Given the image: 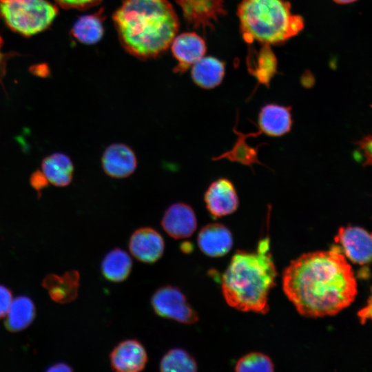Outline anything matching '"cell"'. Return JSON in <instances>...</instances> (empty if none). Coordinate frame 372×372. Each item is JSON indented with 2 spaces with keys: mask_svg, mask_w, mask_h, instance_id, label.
<instances>
[{
  "mask_svg": "<svg viewBox=\"0 0 372 372\" xmlns=\"http://www.w3.org/2000/svg\"><path fill=\"white\" fill-rule=\"evenodd\" d=\"M282 289L297 311L307 318L331 316L348 307L358 293L353 270L340 246L303 254L282 276Z\"/></svg>",
  "mask_w": 372,
  "mask_h": 372,
  "instance_id": "cell-1",
  "label": "cell"
},
{
  "mask_svg": "<svg viewBox=\"0 0 372 372\" xmlns=\"http://www.w3.org/2000/svg\"><path fill=\"white\" fill-rule=\"evenodd\" d=\"M113 21L123 48L140 59L164 52L179 27L176 13L167 0H123Z\"/></svg>",
  "mask_w": 372,
  "mask_h": 372,
  "instance_id": "cell-2",
  "label": "cell"
},
{
  "mask_svg": "<svg viewBox=\"0 0 372 372\" xmlns=\"http://www.w3.org/2000/svg\"><path fill=\"white\" fill-rule=\"evenodd\" d=\"M277 271L269 253V241L261 240L257 251H238L222 277L221 289L229 306L238 311L266 313L268 296Z\"/></svg>",
  "mask_w": 372,
  "mask_h": 372,
  "instance_id": "cell-3",
  "label": "cell"
},
{
  "mask_svg": "<svg viewBox=\"0 0 372 372\" xmlns=\"http://www.w3.org/2000/svg\"><path fill=\"white\" fill-rule=\"evenodd\" d=\"M238 15L242 37L249 43L285 41L304 28L302 18L293 14L285 0H242Z\"/></svg>",
  "mask_w": 372,
  "mask_h": 372,
  "instance_id": "cell-4",
  "label": "cell"
},
{
  "mask_svg": "<svg viewBox=\"0 0 372 372\" xmlns=\"http://www.w3.org/2000/svg\"><path fill=\"white\" fill-rule=\"evenodd\" d=\"M58 12L47 0H0V17L13 31L32 36L45 30Z\"/></svg>",
  "mask_w": 372,
  "mask_h": 372,
  "instance_id": "cell-5",
  "label": "cell"
},
{
  "mask_svg": "<svg viewBox=\"0 0 372 372\" xmlns=\"http://www.w3.org/2000/svg\"><path fill=\"white\" fill-rule=\"evenodd\" d=\"M151 304L154 312L162 318L186 324L198 321L196 311L185 295L176 287L166 285L158 288L152 296Z\"/></svg>",
  "mask_w": 372,
  "mask_h": 372,
  "instance_id": "cell-6",
  "label": "cell"
},
{
  "mask_svg": "<svg viewBox=\"0 0 372 372\" xmlns=\"http://www.w3.org/2000/svg\"><path fill=\"white\" fill-rule=\"evenodd\" d=\"M335 242L339 244L344 256L353 263L365 265L371 259V234L364 228L348 225L339 228Z\"/></svg>",
  "mask_w": 372,
  "mask_h": 372,
  "instance_id": "cell-7",
  "label": "cell"
},
{
  "mask_svg": "<svg viewBox=\"0 0 372 372\" xmlns=\"http://www.w3.org/2000/svg\"><path fill=\"white\" fill-rule=\"evenodd\" d=\"M204 202L213 218H220L233 214L238 207L239 199L232 182L220 178L208 186L204 194Z\"/></svg>",
  "mask_w": 372,
  "mask_h": 372,
  "instance_id": "cell-8",
  "label": "cell"
},
{
  "mask_svg": "<svg viewBox=\"0 0 372 372\" xmlns=\"http://www.w3.org/2000/svg\"><path fill=\"white\" fill-rule=\"evenodd\" d=\"M161 226L172 238H189L197 228V218L193 208L185 203H175L169 206L162 217Z\"/></svg>",
  "mask_w": 372,
  "mask_h": 372,
  "instance_id": "cell-9",
  "label": "cell"
},
{
  "mask_svg": "<svg viewBox=\"0 0 372 372\" xmlns=\"http://www.w3.org/2000/svg\"><path fill=\"white\" fill-rule=\"evenodd\" d=\"M137 158L127 145L114 143L104 150L101 165L104 172L114 178H124L132 175L137 167Z\"/></svg>",
  "mask_w": 372,
  "mask_h": 372,
  "instance_id": "cell-10",
  "label": "cell"
},
{
  "mask_svg": "<svg viewBox=\"0 0 372 372\" xmlns=\"http://www.w3.org/2000/svg\"><path fill=\"white\" fill-rule=\"evenodd\" d=\"M129 249L138 261L152 264L162 257L165 242L161 234L154 228L141 227L131 235Z\"/></svg>",
  "mask_w": 372,
  "mask_h": 372,
  "instance_id": "cell-11",
  "label": "cell"
},
{
  "mask_svg": "<svg viewBox=\"0 0 372 372\" xmlns=\"http://www.w3.org/2000/svg\"><path fill=\"white\" fill-rule=\"evenodd\" d=\"M112 369L117 372H138L145 369L148 360L143 345L134 339L118 343L110 353Z\"/></svg>",
  "mask_w": 372,
  "mask_h": 372,
  "instance_id": "cell-12",
  "label": "cell"
},
{
  "mask_svg": "<svg viewBox=\"0 0 372 372\" xmlns=\"http://www.w3.org/2000/svg\"><path fill=\"white\" fill-rule=\"evenodd\" d=\"M225 0H176L187 24L194 28L210 25L225 13Z\"/></svg>",
  "mask_w": 372,
  "mask_h": 372,
  "instance_id": "cell-13",
  "label": "cell"
},
{
  "mask_svg": "<svg viewBox=\"0 0 372 372\" xmlns=\"http://www.w3.org/2000/svg\"><path fill=\"white\" fill-rule=\"evenodd\" d=\"M197 242L204 254L217 258L225 256L231 250L233 237L230 230L224 225L209 223L198 232Z\"/></svg>",
  "mask_w": 372,
  "mask_h": 372,
  "instance_id": "cell-14",
  "label": "cell"
},
{
  "mask_svg": "<svg viewBox=\"0 0 372 372\" xmlns=\"http://www.w3.org/2000/svg\"><path fill=\"white\" fill-rule=\"evenodd\" d=\"M172 52L178 62L176 72H183L204 56L206 52L205 41L195 32H185L175 37L172 43Z\"/></svg>",
  "mask_w": 372,
  "mask_h": 372,
  "instance_id": "cell-15",
  "label": "cell"
},
{
  "mask_svg": "<svg viewBox=\"0 0 372 372\" xmlns=\"http://www.w3.org/2000/svg\"><path fill=\"white\" fill-rule=\"evenodd\" d=\"M291 107L267 104L258 114L260 130L270 136H281L288 133L292 126Z\"/></svg>",
  "mask_w": 372,
  "mask_h": 372,
  "instance_id": "cell-16",
  "label": "cell"
},
{
  "mask_svg": "<svg viewBox=\"0 0 372 372\" xmlns=\"http://www.w3.org/2000/svg\"><path fill=\"white\" fill-rule=\"evenodd\" d=\"M80 276L72 270L62 276L48 274L42 281L50 298L55 302L64 304L72 302L78 296Z\"/></svg>",
  "mask_w": 372,
  "mask_h": 372,
  "instance_id": "cell-17",
  "label": "cell"
},
{
  "mask_svg": "<svg viewBox=\"0 0 372 372\" xmlns=\"http://www.w3.org/2000/svg\"><path fill=\"white\" fill-rule=\"evenodd\" d=\"M41 170L49 184L64 187L72 183L74 167L69 156L62 152H54L42 160Z\"/></svg>",
  "mask_w": 372,
  "mask_h": 372,
  "instance_id": "cell-18",
  "label": "cell"
},
{
  "mask_svg": "<svg viewBox=\"0 0 372 372\" xmlns=\"http://www.w3.org/2000/svg\"><path fill=\"white\" fill-rule=\"evenodd\" d=\"M224 74V63L212 56L202 57L193 64L192 70L194 82L204 89H211L220 85Z\"/></svg>",
  "mask_w": 372,
  "mask_h": 372,
  "instance_id": "cell-19",
  "label": "cell"
},
{
  "mask_svg": "<svg viewBox=\"0 0 372 372\" xmlns=\"http://www.w3.org/2000/svg\"><path fill=\"white\" fill-rule=\"evenodd\" d=\"M35 314L33 301L28 296H18L11 302L6 314L5 326L11 332L21 331L32 322Z\"/></svg>",
  "mask_w": 372,
  "mask_h": 372,
  "instance_id": "cell-20",
  "label": "cell"
},
{
  "mask_svg": "<svg viewBox=\"0 0 372 372\" xmlns=\"http://www.w3.org/2000/svg\"><path fill=\"white\" fill-rule=\"evenodd\" d=\"M132 268V260L130 255L120 248H115L108 252L101 262L103 277L114 282H119L127 279Z\"/></svg>",
  "mask_w": 372,
  "mask_h": 372,
  "instance_id": "cell-21",
  "label": "cell"
},
{
  "mask_svg": "<svg viewBox=\"0 0 372 372\" xmlns=\"http://www.w3.org/2000/svg\"><path fill=\"white\" fill-rule=\"evenodd\" d=\"M72 32L73 36L83 43H96L103 35L102 19L96 14L82 16L74 23Z\"/></svg>",
  "mask_w": 372,
  "mask_h": 372,
  "instance_id": "cell-22",
  "label": "cell"
},
{
  "mask_svg": "<svg viewBox=\"0 0 372 372\" xmlns=\"http://www.w3.org/2000/svg\"><path fill=\"white\" fill-rule=\"evenodd\" d=\"M277 61L268 44L256 54V58L251 61L249 70L259 83L269 85V81L276 72Z\"/></svg>",
  "mask_w": 372,
  "mask_h": 372,
  "instance_id": "cell-23",
  "label": "cell"
},
{
  "mask_svg": "<svg viewBox=\"0 0 372 372\" xmlns=\"http://www.w3.org/2000/svg\"><path fill=\"white\" fill-rule=\"evenodd\" d=\"M159 369L163 372H194L198 369V364L187 351L174 348L163 356Z\"/></svg>",
  "mask_w": 372,
  "mask_h": 372,
  "instance_id": "cell-24",
  "label": "cell"
},
{
  "mask_svg": "<svg viewBox=\"0 0 372 372\" xmlns=\"http://www.w3.org/2000/svg\"><path fill=\"white\" fill-rule=\"evenodd\" d=\"M235 370L238 372H272L274 365L266 355L254 352L240 358L236 364Z\"/></svg>",
  "mask_w": 372,
  "mask_h": 372,
  "instance_id": "cell-25",
  "label": "cell"
},
{
  "mask_svg": "<svg viewBox=\"0 0 372 372\" xmlns=\"http://www.w3.org/2000/svg\"><path fill=\"white\" fill-rule=\"evenodd\" d=\"M61 7L83 10L97 5L101 0H54Z\"/></svg>",
  "mask_w": 372,
  "mask_h": 372,
  "instance_id": "cell-26",
  "label": "cell"
},
{
  "mask_svg": "<svg viewBox=\"0 0 372 372\" xmlns=\"http://www.w3.org/2000/svg\"><path fill=\"white\" fill-rule=\"evenodd\" d=\"M355 144L362 152L364 158L363 166L370 165L371 164V135L368 134L364 136L362 139L355 142Z\"/></svg>",
  "mask_w": 372,
  "mask_h": 372,
  "instance_id": "cell-27",
  "label": "cell"
},
{
  "mask_svg": "<svg viewBox=\"0 0 372 372\" xmlns=\"http://www.w3.org/2000/svg\"><path fill=\"white\" fill-rule=\"evenodd\" d=\"M30 183L39 196L41 194V192L49 185L47 178L40 169L35 170L31 174Z\"/></svg>",
  "mask_w": 372,
  "mask_h": 372,
  "instance_id": "cell-28",
  "label": "cell"
},
{
  "mask_svg": "<svg viewBox=\"0 0 372 372\" xmlns=\"http://www.w3.org/2000/svg\"><path fill=\"white\" fill-rule=\"evenodd\" d=\"M12 300V296L10 290L0 285V318L6 316Z\"/></svg>",
  "mask_w": 372,
  "mask_h": 372,
  "instance_id": "cell-29",
  "label": "cell"
},
{
  "mask_svg": "<svg viewBox=\"0 0 372 372\" xmlns=\"http://www.w3.org/2000/svg\"><path fill=\"white\" fill-rule=\"evenodd\" d=\"M371 316V300L369 301V304L364 307L358 312V316L360 318L361 322L364 323L367 319H369Z\"/></svg>",
  "mask_w": 372,
  "mask_h": 372,
  "instance_id": "cell-30",
  "label": "cell"
},
{
  "mask_svg": "<svg viewBox=\"0 0 372 372\" xmlns=\"http://www.w3.org/2000/svg\"><path fill=\"white\" fill-rule=\"evenodd\" d=\"M48 371H72V369L64 362H58L50 366Z\"/></svg>",
  "mask_w": 372,
  "mask_h": 372,
  "instance_id": "cell-31",
  "label": "cell"
},
{
  "mask_svg": "<svg viewBox=\"0 0 372 372\" xmlns=\"http://www.w3.org/2000/svg\"><path fill=\"white\" fill-rule=\"evenodd\" d=\"M181 250L185 253L192 251V245L189 242H184L181 245Z\"/></svg>",
  "mask_w": 372,
  "mask_h": 372,
  "instance_id": "cell-32",
  "label": "cell"
},
{
  "mask_svg": "<svg viewBox=\"0 0 372 372\" xmlns=\"http://www.w3.org/2000/svg\"><path fill=\"white\" fill-rule=\"evenodd\" d=\"M333 1L338 3H349L354 2L357 0H333Z\"/></svg>",
  "mask_w": 372,
  "mask_h": 372,
  "instance_id": "cell-33",
  "label": "cell"
},
{
  "mask_svg": "<svg viewBox=\"0 0 372 372\" xmlns=\"http://www.w3.org/2000/svg\"><path fill=\"white\" fill-rule=\"evenodd\" d=\"M2 42H3L2 39H1V38L0 37V50H1V45H2ZM2 57L3 56H2V54H1V50H0V75L1 74V72L2 70V69H1V63L3 62V58Z\"/></svg>",
  "mask_w": 372,
  "mask_h": 372,
  "instance_id": "cell-34",
  "label": "cell"
}]
</instances>
